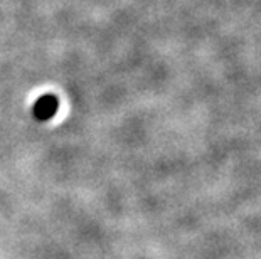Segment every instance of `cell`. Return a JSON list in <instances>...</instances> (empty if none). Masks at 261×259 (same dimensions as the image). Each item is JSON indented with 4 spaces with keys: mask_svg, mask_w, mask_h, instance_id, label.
<instances>
[{
    "mask_svg": "<svg viewBox=\"0 0 261 259\" xmlns=\"http://www.w3.org/2000/svg\"><path fill=\"white\" fill-rule=\"evenodd\" d=\"M59 101L54 95H42L32 106V113L39 121L51 120L58 111Z\"/></svg>",
    "mask_w": 261,
    "mask_h": 259,
    "instance_id": "1",
    "label": "cell"
}]
</instances>
